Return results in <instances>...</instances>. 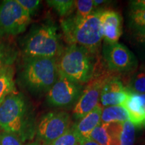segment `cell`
Returning a JSON list of instances; mask_svg holds the SVG:
<instances>
[{
    "mask_svg": "<svg viewBox=\"0 0 145 145\" xmlns=\"http://www.w3.org/2000/svg\"><path fill=\"white\" fill-rule=\"evenodd\" d=\"M101 12L94 11L85 18L75 14L61 20V29L69 45L83 46L94 53L98 51L103 39L100 24Z\"/></svg>",
    "mask_w": 145,
    "mask_h": 145,
    "instance_id": "1",
    "label": "cell"
},
{
    "mask_svg": "<svg viewBox=\"0 0 145 145\" xmlns=\"http://www.w3.org/2000/svg\"><path fill=\"white\" fill-rule=\"evenodd\" d=\"M0 128L26 141L34 135L32 110L22 93H11L0 104Z\"/></svg>",
    "mask_w": 145,
    "mask_h": 145,
    "instance_id": "2",
    "label": "cell"
},
{
    "mask_svg": "<svg viewBox=\"0 0 145 145\" xmlns=\"http://www.w3.org/2000/svg\"><path fill=\"white\" fill-rule=\"evenodd\" d=\"M95 55V53L83 46L69 45L57 58L59 73L81 86L89 83L99 75L96 73Z\"/></svg>",
    "mask_w": 145,
    "mask_h": 145,
    "instance_id": "3",
    "label": "cell"
},
{
    "mask_svg": "<svg viewBox=\"0 0 145 145\" xmlns=\"http://www.w3.org/2000/svg\"><path fill=\"white\" fill-rule=\"evenodd\" d=\"M57 59L24 57L20 80L27 89L35 93H47L57 81Z\"/></svg>",
    "mask_w": 145,
    "mask_h": 145,
    "instance_id": "4",
    "label": "cell"
},
{
    "mask_svg": "<svg viewBox=\"0 0 145 145\" xmlns=\"http://www.w3.org/2000/svg\"><path fill=\"white\" fill-rule=\"evenodd\" d=\"M24 57L57 59L63 51L58 28L51 22L34 27L24 40Z\"/></svg>",
    "mask_w": 145,
    "mask_h": 145,
    "instance_id": "5",
    "label": "cell"
},
{
    "mask_svg": "<svg viewBox=\"0 0 145 145\" xmlns=\"http://www.w3.org/2000/svg\"><path fill=\"white\" fill-rule=\"evenodd\" d=\"M31 22V16L16 0H5L0 3V36L22 33Z\"/></svg>",
    "mask_w": 145,
    "mask_h": 145,
    "instance_id": "6",
    "label": "cell"
},
{
    "mask_svg": "<svg viewBox=\"0 0 145 145\" xmlns=\"http://www.w3.org/2000/svg\"><path fill=\"white\" fill-rule=\"evenodd\" d=\"M71 127V117L67 112H48L41 118L38 124V138L42 145H48L64 135Z\"/></svg>",
    "mask_w": 145,
    "mask_h": 145,
    "instance_id": "7",
    "label": "cell"
},
{
    "mask_svg": "<svg viewBox=\"0 0 145 145\" xmlns=\"http://www.w3.org/2000/svg\"><path fill=\"white\" fill-rule=\"evenodd\" d=\"M114 76L110 72H104L88 83L73 108L72 114L76 118L81 119L99 104L102 88Z\"/></svg>",
    "mask_w": 145,
    "mask_h": 145,
    "instance_id": "8",
    "label": "cell"
},
{
    "mask_svg": "<svg viewBox=\"0 0 145 145\" xmlns=\"http://www.w3.org/2000/svg\"><path fill=\"white\" fill-rule=\"evenodd\" d=\"M81 93V85L69 80L59 73L56 82L46 93V101L52 107H67L74 104Z\"/></svg>",
    "mask_w": 145,
    "mask_h": 145,
    "instance_id": "9",
    "label": "cell"
},
{
    "mask_svg": "<svg viewBox=\"0 0 145 145\" xmlns=\"http://www.w3.org/2000/svg\"><path fill=\"white\" fill-rule=\"evenodd\" d=\"M104 57L109 69L114 72H127L137 65L135 54L120 43L107 44L104 48Z\"/></svg>",
    "mask_w": 145,
    "mask_h": 145,
    "instance_id": "10",
    "label": "cell"
},
{
    "mask_svg": "<svg viewBox=\"0 0 145 145\" xmlns=\"http://www.w3.org/2000/svg\"><path fill=\"white\" fill-rule=\"evenodd\" d=\"M100 24L103 39L107 44L117 43L122 33V19L114 10H102Z\"/></svg>",
    "mask_w": 145,
    "mask_h": 145,
    "instance_id": "11",
    "label": "cell"
},
{
    "mask_svg": "<svg viewBox=\"0 0 145 145\" xmlns=\"http://www.w3.org/2000/svg\"><path fill=\"white\" fill-rule=\"evenodd\" d=\"M128 114V120L138 128L145 126V93H137L128 88L126 101L122 104Z\"/></svg>",
    "mask_w": 145,
    "mask_h": 145,
    "instance_id": "12",
    "label": "cell"
},
{
    "mask_svg": "<svg viewBox=\"0 0 145 145\" xmlns=\"http://www.w3.org/2000/svg\"><path fill=\"white\" fill-rule=\"evenodd\" d=\"M128 95V88L116 76L110 79L102 88L100 95L101 105L104 108L112 106H122Z\"/></svg>",
    "mask_w": 145,
    "mask_h": 145,
    "instance_id": "13",
    "label": "cell"
},
{
    "mask_svg": "<svg viewBox=\"0 0 145 145\" xmlns=\"http://www.w3.org/2000/svg\"><path fill=\"white\" fill-rule=\"evenodd\" d=\"M108 124L110 136V145H134L135 141V127L127 120L123 123Z\"/></svg>",
    "mask_w": 145,
    "mask_h": 145,
    "instance_id": "14",
    "label": "cell"
},
{
    "mask_svg": "<svg viewBox=\"0 0 145 145\" xmlns=\"http://www.w3.org/2000/svg\"><path fill=\"white\" fill-rule=\"evenodd\" d=\"M103 108L104 107L99 104L89 113L80 119L77 124L72 125V128L79 140L88 138L91 132L101 124V116Z\"/></svg>",
    "mask_w": 145,
    "mask_h": 145,
    "instance_id": "15",
    "label": "cell"
},
{
    "mask_svg": "<svg viewBox=\"0 0 145 145\" xmlns=\"http://www.w3.org/2000/svg\"><path fill=\"white\" fill-rule=\"evenodd\" d=\"M16 91L14 68L10 66L0 69V104L5 97Z\"/></svg>",
    "mask_w": 145,
    "mask_h": 145,
    "instance_id": "16",
    "label": "cell"
},
{
    "mask_svg": "<svg viewBox=\"0 0 145 145\" xmlns=\"http://www.w3.org/2000/svg\"><path fill=\"white\" fill-rule=\"evenodd\" d=\"M128 120L126 110L121 106H112L103 108L101 116V123H123Z\"/></svg>",
    "mask_w": 145,
    "mask_h": 145,
    "instance_id": "17",
    "label": "cell"
},
{
    "mask_svg": "<svg viewBox=\"0 0 145 145\" xmlns=\"http://www.w3.org/2000/svg\"><path fill=\"white\" fill-rule=\"evenodd\" d=\"M17 57L18 51L14 47L0 41V69L12 66Z\"/></svg>",
    "mask_w": 145,
    "mask_h": 145,
    "instance_id": "18",
    "label": "cell"
},
{
    "mask_svg": "<svg viewBox=\"0 0 145 145\" xmlns=\"http://www.w3.org/2000/svg\"><path fill=\"white\" fill-rule=\"evenodd\" d=\"M89 138L93 140L98 145L111 144L110 136L108 130V124L101 123L91 132Z\"/></svg>",
    "mask_w": 145,
    "mask_h": 145,
    "instance_id": "19",
    "label": "cell"
},
{
    "mask_svg": "<svg viewBox=\"0 0 145 145\" xmlns=\"http://www.w3.org/2000/svg\"><path fill=\"white\" fill-rule=\"evenodd\" d=\"M46 3L61 17L68 16L75 6V1L72 0H49Z\"/></svg>",
    "mask_w": 145,
    "mask_h": 145,
    "instance_id": "20",
    "label": "cell"
},
{
    "mask_svg": "<svg viewBox=\"0 0 145 145\" xmlns=\"http://www.w3.org/2000/svg\"><path fill=\"white\" fill-rule=\"evenodd\" d=\"M129 20L130 26L135 30L145 29V9L131 8Z\"/></svg>",
    "mask_w": 145,
    "mask_h": 145,
    "instance_id": "21",
    "label": "cell"
},
{
    "mask_svg": "<svg viewBox=\"0 0 145 145\" xmlns=\"http://www.w3.org/2000/svg\"><path fill=\"white\" fill-rule=\"evenodd\" d=\"M128 89L135 93H145V68H141L134 75Z\"/></svg>",
    "mask_w": 145,
    "mask_h": 145,
    "instance_id": "22",
    "label": "cell"
},
{
    "mask_svg": "<svg viewBox=\"0 0 145 145\" xmlns=\"http://www.w3.org/2000/svg\"><path fill=\"white\" fill-rule=\"evenodd\" d=\"M79 138L72 126L64 135L58 138L48 145H79Z\"/></svg>",
    "mask_w": 145,
    "mask_h": 145,
    "instance_id": "23",
    "label": "cell"
},
{
    "mask_svg": "<svg viewBox=\"0 0 145 145\" xmlns=\"http://www.w3.org/2000/svg\"><path fill=\"white\" fill-rule=\"evenodd\" d=\"M93 0H77L75 1L76 15L80 17H87L94 12L95 8Z\"/></svg>",
    "mask_w": 145,
    "mask_h": 145,
    "instance_id": "24",
    "label": "cell"
},
{
    "mask_svg": "<svg viewBox=\"0 0 145 145\" xmlns=\"http://www.w3.org/2000/svg\"><path fill=\"white\" fill-rule=\"evenodd\" d=\"M24 141L19 136L6 131L0 133V145H24Z\"/></svg>",
    "mask_w": 145,
    "mask_h": 145,
    "instance_id": "25",
    "label": "cell"
},
{
    "mask_svg": "<svg viewBox=\"0 0 145 145\" xmlns=\"http://www.w3.org/2000/svg\"><path fill=\"white\" fill-rule=\"evenodd\" d=\"M16 1L31 17L39 10L41 2L39 0H16Z\"/></svg>",
    "mask_w": 145,
    "mask_h": 145,
    "instance_id": "26",
    "label": "cell"
},
{
    "mask_svg": "<svg viewBox=\"0 0 145 145\" xmlns=\"http://www.w3.org/2000/svg\"><path fill=\"white\" fill-rule=\"evenodd\" d=\"M134 35L137 42L145 45V29L135 30Z\"/></svg>",
    "mask_w": 145,
    "mask_h": 145,
    "instance_id": "27",
    "label": "cell"
},
{
    "mask_svg": "<svg viewBox=\"0 0 145 145\" xmlns=\"http://www.w3.org/2000/svg\"><path fill=\"white\" fill-rule=\"evenodd\" d=\"M131 8L145 9V0H134L130 2Z\"/></svg>",
    "mask_w": 145,
    "mask_h": 145,
    "instance_id": "28",
    "label": "cell"
},
{
    "mask_svg": "<svg viewBox=\"0 0 145 145\" xmlns=\"http://www.w3.org/2000/svg\"><path fill=\"white\" fill-rule=\"evenodd\" d=\"M79 145H98L90 138H83L79 140Z\"/></svg>",
    "mask_w": 145,
    "mask_h": 145,
    "instance_id": "29",
    "label": "cell"
},
{
    "mask_svg": "<svg viewBox=\"0 0 145 145\" xmlns=\"http://www.w3.org/2000/svg\"><path fill=\"white\" fill-rule=\"evenodd\" d=\"M25 145H41V144H40V142H39V141H36V142L28 143V144H25Z\"/></svg>",
    "mask_w": 145,
    "mask_h": 145,
    "instance_id": "30",
    "label": "cell"
}]
</instances>
